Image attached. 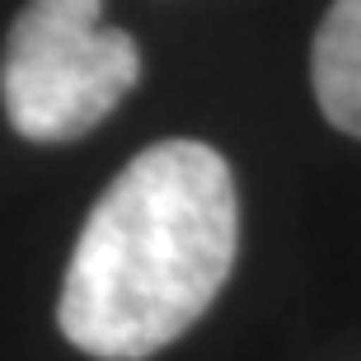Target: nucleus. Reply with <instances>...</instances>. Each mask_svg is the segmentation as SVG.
Segmentation results:
<instances>
[{
  "instance_id": "f257e3e1",
  "label": "nucleus",
  "mask_w": 361,
  "mask_h": 361,
  "mask_svg": "<svg viewBox=\"0 0 361 361\" xmlns=\"http://www.w3.org/2000/svg\"><path fill=\"white\" fill-rule=\"evenodd\" d=\"M235 249L230 164L202 141H155L99 192L71 249L56 324L99 361H146L212 310Z\"/></svg>"
},
{
  "instance_id": "f03ea898",
  "label": "nucleus",
  "mask_w": 361,
  "mask_h": 361,
  "mask_svg": "<svg viewBox=\"0 0 361 361\" xmlns=\"http://www.w3.org/2000/svg\"><path fill=\"white\" fill-rule=\"evenodd\" d=\"M141 80L132 33L104 24V0H28L5 38L0 99L28 141H75Z\"/></svg>"
},
{
  "instance_id": "7ed1b4c3",
  "label": "nucleus",
  "mask_w": 361,
  "mask_h": 361,
  "mask_svg": "<svg viewBox=\"0 0 361 361\" xmlns=\"http://www.w3.org/2000/svg\"><path fill=\"white\" fill-rule=\"evenodd\" d=\"M314 99L338 132L361 136V0H334L314 33Z\"/></svg>"
}]
</instances>
